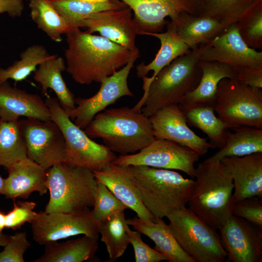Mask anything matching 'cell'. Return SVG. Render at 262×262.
I'll return each mask as SVG.
<instances>
[{
  "label": "cell",
  "mask_w": 262,
  "mask_h": 262,
  "mask_svg": "<svg viewBox=\"0 0 262 262\" xmlns=\"http://www.w3.org/2000/svg\"><path fill=\"white\" fill-rule=\"evenodd\" d=\"M66 70L76 82L100 83L125 66L139 50L131 51L101 36L75 28L66 34Z\"/></svg>",
  "instance_id": "1"
},
{
  "label": "cell",
  "mask_w": 262,
  "mask_h": 262,
  "mask_svg": "<svg viewBox=\"0 0 262 262\" xmlns=\"http://www.w3.org/2000/svg\"><path fill=\"white\" fill-rule=\"evenodd\" d=\"M189 209L212 228L218 229L232 215L234 185L221 161L205 160L196 167Z\"/></svg>",
  "instance_id": "2"
},
{
  "label": "cell",
  "mask_w": 262,
  "mask_h": 262,
  "mask_svg": "<svg viewBox=\"0 0 262 262\" xmlns=\"http://www.w3.org/2000/svg\"><path fill=\"white\" fill-rule=\"evenodd\" d=\"M84 131L91 138H101L120 155L139 151L155 139L149 118L141 110L127 106L99 113Z\"/></svg>",
  "instance_id": "3"
},
{
  "label": "cell",
  "mask_w": 262,
  "mask_h": 262,
  "mask_svg": "<svg viewBox=\"0 0 262 262\" xmlns=\"http://www.w3.org/2000/svg\"><path fill=\"white\" fill-rule=\"evenodd\" d=\"M130 166L144 205L157 219L167 217L188 203L194 185L193 179L170 169Z\"/></svg>",
  "instance_id": "4"
},
{
  "label": "cell",
  "mask_w": 262,
  "mask_h": 262,
  "mask_svg": "<svg viewBox=\"0 0 262 262\" xmlns=\"http://www.w3.org/2000/svg\"><path fill=\"white\" fill-rule=\"evenodd\" d=\"M98 181L93 172L65 162L47 171L49 199L45 212L73 213L93 207Z\"/></svg>",
  "instance_id": "5"
},
{
  "label": "cell",
  "mask_w": 262,
  "mask_h": 262,
  "mask_svg": "<svg viewBox=\"0 0 262 262\" xmlns=\"http://www.w3.org/2000/svg\"><path fill=\"white\" fill-rule=\"evenodd\" d=\"M201 73L195 50L178 57L162 69L151 82L142 113L149 117L161 108L181 103L185 96L198 85Z\"/></svg>",
  "instance_id": "6"
},
{
  "label": "cell",
  "mask_w": 262,
  "mask_h": 262,
  "mask_svg": "<svg viewBox=\"0 0 262 262\" xmlns=\"http://www.w3.org/2000/svg\"><path fill=\"white\" fill-rule=\"evenodd\" d=\"M169 229L182 249L195 262H223L227 254L220 234L186 206L166 217Z\"/></svg>",
  "instance_id": "7"
},
{
  "label": "cell",
  "mask_w": 262,
  "mask_h": 262,
  "mask_svg": "<svg viewBox=\"0 0 262 262\" xmlns=\"http://www.w3.org/2000/svg\"><path fill=\"white\" fill-rule=\"evenodd\" d=\"M45 102L50 110L51 120L59 127L65 139V163L94 172L101 170L116 159L114 152L106 146L92 140L72 122L57 98L47 96Z\"/></svg>",
  "instance_id": "8"
},
{
  "label": "cell",
  "mask_w": 262,
  "mask_h": 262,
  "mask_svg": "<svg viewBox=\"0 0 262 262\" xmlns=\"http://www.w3.org/2000/svg\"><path fill=\"white\" fill-rule=\"evenodd\" d=\"M215 112L229 129H262V90L224 78L218 85Z\"/></svg>",
  "instance_id": "9"
},
{
  "label": "cell",
  "mask_w": 262,
  "mask_h": 262,
  "mask_svg": "<svg viewBox=\"0 0 262 262\" xmlns=\"http://www.w3.org/2000/svg\"><path fill=\"white\" fill-rule=\"evenodd\" d=\"M200 156L192 149L166 139H155L139 152L120 155L112 162L121 165H146L178 170L195 178Z\"/></svg>",
  "instance_id": "10"
},
{
  "label": "cell",
  "mask_w": 262,
  "mask_h": 262,
  "mask_svg": "<svg viewBox=\"0 0 262 262\" xmlns=\"http://www.w3.org/2000/svg\"><path fill=\"white\" fill-rule=\"evenodd\" d=\"M19 121L28 157L46 170L65 162V139L54 122L27 118Z\"/></svg>",
  "instance_id": "11"
},
{
  "label": "cell",
  "mask_w": 262,
  "mask_h": 262,
  "mask_svg": "<svg viewBox=\"0 0 262 262\" xmlns=\"http://www.w3.org/2000/svg\"><path fill=\"white\" fill-rule=\"evenodd\" d=\"M99 224L89 209L73 213L40 211L31 223L33 239L41 245L79 234L98 239Z\"/></svg>",
  "instance_id": "12"
},
{
  "label": "cell",
  "mask_w": 262,
  "mask_h": 262,
  "mask_svg": "<svg viewBox=\"0 0 262 262\" xmlns=\"http://www.w3.org/2000/svg\"><path fill=\"white\" fill-rule=\"evenodd\" d=\"M138 58H133L125 66L104 79L94 96L89 98H75L77 106L67 115L71 119H74L76 125L85 129L95 115L107 107L123 97L133 96L128 86V78Z\"/></svg>",
  "instance_id": "13"
},
{
  "label": "cell",
  "mask_w": 262,
  "mask_h": 262,
  "mask_svg": "<svg viewBox=\"0 0 262 262\" xmlns=\"http://www.w3.org/2000/svg\"><path fill=\"white\" fill-rule=\"evenodd\" d=\"M200 61H216L235 69L262 67V52L249 48L241 38L236 24L196 50Z\"/></svg>",
  "instance_id": "14"
},
{
  "label": "cell",
  "mask_w": 262,
  "mask_h": 262,
  "mask_svg": "<svg viewBox=\"0 0 262 262\" xmlns=\"http://www.w3.org/2000/svg\"><path fill=\"white\" fill-rule=\"evenodd\" d=\"M133 13L138 34L161 33L168 22L183 13L198 15L200 0H120Z\"/></svg>",
  "instance_id": "15"
},
{
  "label": "cell",
  "mask_w": 262,
  "mask_h": 262,
  "mask_svg": "<svg viewBox=\"0 0 262 262\" xmlns=\"http://www.w3.org/2000/svg\"><path fill=\"white\" fill-rule=\"evenodd\" d=\"M218 229L228 260L232 262L262 261V229L232 214Z\"/></svg>",
  "instance_id": "16"
},
{
  "label": "cell",
  "mask_w": 262,
  "mask_h": 262,
  "mask_svg": "<svg viewBox=\"0 0 262 262\" xmlns=\"http://www.w3.org/2000/svg\"><path fill=\"white\" fill-rule=\"evenodd\" d=\"M148 118L155 139L174 141L192 149L200 156L211 148L207 138L199 136L189 128L178 104L161 108Z\"/></svg>",
  "instance_id": "17"
},
{
  "label": "cell",
  "mask_w": 262,
  "mask_h": 262,
  "mask_svg": "<svg viewBox=\"0 0 262 262\" xmlns=\"http://www.w3.org/2000/svg\"><path fill=\"white\" fill-rule=\"evenodd\" d=\"M132 10L127 6L119 9L105 10L93 14L81 21L80 28H85L89 33L100 35L128 49L139 50L135 38L138 31Z\"/></svg>",
  "instance_id": "18"
},
{
  "label": "cell",
  "mask_w": 262,
  "mask_h": 262,
  "mask_svg": "<svg viewBox=\"0 0 262 262\" xmlns=\"http://www.w3.org/2000/svg\"><path fill=\"white\" fill-rule=\"evenodd\" d=\"M97 180L139 218L156 222L157 219L145 207L135 183L131 166L111 163L103 169L93 172Z\"/></svg>",
  "instance_id": "19"
},
{
  "label": "cell",
  "mask_w": 262,
  "mask_h": 262,
  "mask_svg": "<svg viewBox=\"0 0 262 262\" xmlns=\"http://www.w3.org/2000/svg\"><path fill=\"white\" fill-rule=\"evenodd\" d=\"M166 29L164 33H151L147 35L160 40V48L150 63L146 65L142 62L136 66L137 77L142 78L143 81L144 90L142 98L133 107L137 110H141L149 86L159 72L174 60L191 50L180 38L171 21L168 22Z\"/></svg>",
  "instance_id": "20"
},
{
  "label": "cell",
  "mask_w": 262,
  "mask_h": 262,
  "mask_svg": "<svg viewBox=\"0 0 262 262\" xmlns=\"http://www.w3.org/2000/svg\"><path fill=\"white\" fill-rule=\"evenodd\" d=\"M21 116L51 120L50 110L39 95L13 87L5 81L0 84V118L17 121Z\"/></svg>",
  "instance_id": "21"
},
{
  "label": "cell",
  "mask_w": 262,
  "mask_h": 262,
  "mask_svg": "<svg viewBox=\"0 0 262 262\" xmlns=\"http://www.w3.org/2000/svg\"><path fill=\"white\" fill-rule=\"evenodd\" d=\"M220 161L233 180V203L249 197H262V152L226 157Z\"/></svg>",
  "instance_id": "22"
},
{
  "label": "cell",
  "mask_w": 262,
  "mask_h": 262,
  "mask_svg": "<svg viewBox=\"0 0 262 262\" xmlns=\"http://www.w3.org/2000/svg\"><path fill=\"white\" fill-rule=\"evenodd\" d=\"M7 169L4 194L6 198H27L34 191L40 195L47 192V170L29 157L14 163Z\"/></svg>",
  "instance_id": "23"
},
{
  "label": "cell",
  "mask_w": 262,
  "mask_h": 262,
  "mask_svg": "<svg viewBox=\"0 0 262 262\" xmlns=\"http://www.w3.org/2000/svg\"><path fill=\"white\" fill-rule=\"evenodd\" d=\"M199 65L202 73L198 85L185 96L179 105L184 107L210 106L215 109L219 82L224 78L235 79V70L216 61L199 60Z\"/></svg>",
  "instance_id": "24"
},
{
  "label": "cell",
  "mask_w": 262,
  "mask_h": 262,
  "mask_svg": "<svg viewBox=\"0 0 262 262\" xmlns=\"http://www.w3.org/2000/svg\"><path fill=\"white\" fill-rule=\"evenodd\" d=\"M126 221L135 230L143 234L155 243L154 249L163 254L170 262H195L181 248L169 227L163 219L152 222L134 217Z\"/></svg>",
  "instance_id": "25"
},
{
  "label": "cell",
  "mask_w": 262,
  "mask_h": 262,
  "mask_svg": "<svg viewBox=\"0 0 262 262\" xmlns=\"http://www.w3.org/2000/svg\"><path fill=\"white\" fill-rule=\"evenodd\" d=\"M171 21L180 38L191 50L209 42L227 29L216 19L187 13L180 14Z\"/></svg>",
  "instance_id": "26"
},
{
  "label": "cell",
  "mask_w": 262,
  "mask_h": 262,
  "mask_svg": "<svg viewBox=\"0 0 262 262\" xmlns=\"http://www.w3.org/2000/svg\"><path fill=\"white\" fill-rule=\"evenodd\" d=\"M66 69V61L61 56H53L41 63L34 72L33 79L46 95L48 89L55 93L58 101L66 114L75 108L74 95L67 86L62 75Z\"/></svg>",
  "instance_id": "27"
},
{
  "label": "cell",
  "mask_w": 262,
  "mask_h": 262,
  "mask_svg": "<svg viewBox=\"0 0 262 262\" xmlns=\"http://www.w3.org/2000/svg\"><path fill=\"white\" fill-rule=\"evenodd\" d=\"M98 239L86 235L63 243L45 245L43 254L34 262H82L92 260L98 247Z\"/></svg>",
  "instance_id": "28"
},
{
  "label": "cell",
  "mask_w": 262,
  "mask_h": 262,
  "mask_svg": "<svg viewBox=\"0 0 262 262\" xmlns=\"http://www.w3.org/2000/svg\"><path fill=\"white\" fill-rule=\"evenodd\" d=\"M179 106L184 113L188 125L199 129L208 136L211 148L219 149L225 146L229 129L216 116L214 107Z\"/></svg>",
  "instance_id": "29"
},
{
  "label": "cell",
  "mask_w": 262,
  "mask_h": 262,
  "mask_svg": "<svg viewBox=\"0 0 262 262\" xmlns=\"http://www.w3.org/2000/svg\"><path fill=\"white\" fill-rule=\"evenodd\" d=\"M229 131L225 146L207 159L219 161L226 157H242L262 152V129L241 126Z\"/></svg>",
  "instance_id": "30"
},
{
  "label": "cell",
  "mask_w": 262,
  "mask_h": 262,
  "mask_svg": "<svg viewBox=\"0 0 262 262\" xmlns=\"http://www.w3.org/2000/svg\"><path fill=\"white\" fill-rule=\"evenodd\" d=\"M29 1L32 19L53 41L61 42L62 34L77 28L58 12L49 0Z\"/></svg>",
  "instance_id": "31"
},
{
  "label": "cell",
  "mask_w": 262,
  "mask_h": 262,
  "mask_svg": "<svg viewBox=\"0 0 262 262\" xmlns=\"http://www.w3.org/2000/svg\"><path fill=\"white\" fill-rule=\"evenodd\" d=\"M58 12L76 28L82 20L101 11L123 8L120 0H49Z\"/></svg>",
  "instance_id": "32"
},
{
  "label": "cell",
  "mask_w": 262,
  "mask_h": 262,
  "mask_svg": "<svg viewBox=\"0 0 262 262\" xmlns=\"http://www.w3.org/2000/svg\"><path fill=\"white\" fill-rule=\"evenodd\" d=\"M129 226L124 211L112 214L100 223L101 240L105 244L112 261L122 256L130 244L127 231Z\"/></svg>",
  "instance_id": "33"
},
{
  "label": "cell",
  "mask_w": 262,
  "mask_h": 262,
  "mask_svg": "<svg viewBox=\"0 0 262 262\" xmlns=\"http://www.w3.org/2000/svg\"><path fill=\"white\" fill-rule=\"evenodd\" d=\"M27 157L19 120L0 118V166L8 168Z\"/></svg>",
  "instance_id": "34"
},
{
  "label": "cell",
  "mask_w": 262,
  "mask_h": 262,
  "mask_svg": "<svg viewBox=\"0 0 262 262\" xmlns=\"http://www.w3.org/2000/svg\"><path fill=\"white\" fill-rule=\"evenodd\" d=\"M257 0H200L198 15L214 18L226 28L236 24Z\"/></svg>",
  "instance_id": "35"
},
{
  "label": "cell",
  "mask_w": 262,
  "mask_h": 262,
  "mask_svg": "<svg viewBox=\"0 0 262 262\" xmlns=\"http://www.w3.org/2000/svg\"><path fill=\"white\" fill-rule=\"evenodd\" d=\"M46 48L39 44L32 45L20 54V59L6 68H0V84L9 79L16 82L26 80L38 66L51 58Z\"/></svg>",
  "instance_id": "36"
},
{
  "label": "cell",
  "mask_w": 262,
  "mask_h": 262,
  "mask_svg": "<svg viewBox=\"0 0 262 262\" xmlns=\"http://www.w3.org/2000/svg\"><path fill=\"white\" fill-rule=\"evenodd\" d=\"M241 38L250 48H262V0L257 1L235 24Z\"/></svg>",
  "instance_id": "37"
},
{
  "label": "cell",
  "mask_w": 262,
  "mask_h": 262,
  "mask_svg": "<svg viewBox=\"0 0 262 262\" xmlns=\"http://www.w3.org/2000/svg\"><path fill=\"white\" fill-rule=\"evenodd\" d=\"M93 209L94 218L99 223L117 212L124 211L128 208L117 199L102 183L98 181Z\"/></svg>",
  "instance_id": "38"
},
{
  "label": "cell",
  "mask_w": 262,
  "mask_h": 262,
  "mask_svg": "<svg viewBox=\"0 0 262 262\" xmlns=\"http://www.w3.org/2000/svg\"><path fill=\"white\" fill-rule=\"evenodd\" d=\"M260 198L252 196L234 202L232 214L241 217L262 229V200Z\"/></svg>",
  "instance_id": "39"
},
{
  "label": "cell",
  "mask_w": 262,
  "mask_h": 262,
  "mask_svg": "<svg viewBox=\"0 0 262 262\" xmlns=\"http://www.w3.org/2000/svg\"><path fill=\"white\" fill-rule=\"evenodd\" d=\"M35 206L33 201L14 202L13 208L6 214L5 228L16 230L26 223L31 224L38 216V213L33 211Z\"/></svg>",
  "instance_id": "40"
},
{
  "label": "cell",
  "mask_w": 262,
  "mask_h": 262,
  "mask_svg": "<svg viewBox=\"0 0 262 262\" xmlns=\"http://www.w3.org/2000/svg\"><path fill=\"white\" fill-rule=\"evenodd\" d=\"M31 245L24 231L10 236L8 243L0 252V262H24V254Z\"/></svg>",
  "instance_id": "41"
},
{
  "label": "cell",
  "mask_w": 262,
  "mask_h": 262,
  "mask_svg": "<svg viewBox=\"0 0 262 262\" xmlns=\"http://www.w3.org/2000/svg\"><path fill=\"white\" fill-rule=\"evenodd\" d=\"M130 243L132 245L136 262H159L167 261V258L155 249L151 248L143 242L141 233L137 230H132L129 226L127 228Z\"/></svg>",
  "instance_id": "42"
},
{
  "label": "cell",
  "mask_w": 262,
  "mask_h": 262,
  "mask_svg": "<svg viewBox=\"0 0 262 262\" xmlns=\"http://www.w3.org/2000/svg\"><path fill=\"white\" fill-rule=\"evenodd\" d=\"M235 70V80L238 82L251 87L262 88V67H245Z\"/></svg>",
  "instance_id": "43"
},
{
  "label": "cell",
  "mask_w": 262,
  "mask_h": 262,
  "mask_svg": "<svg viewBox=\"0 0 262 262\" xmlns=\"http://www.w3.org/2000/svg\"><path fill=\"white\" fill-rule=\"evenodd\" d=\"M24 9L23 0H0V14L6 13L12 18L19 17Z\"/></svg>",
  "instance_id": "44"
},
{
  "label": "cell",
  "mask_w": 262,
  "mask_h": 262,
  "mask_svg": "<svg viewBox=\"0 0 262 262\" xmlns=\"http://www.w3.org/2000/svg\"><path fill=\"white\" fill-rule=\"evenodd\" d=\"M6 226V214L0 210V233H2L3 229Z\"/></svg>",
  "instance_id": "45"
},
{
  "label": "cell",
  "mask_w": 262,
  "mask_h": 262,
  "mask_svg": "<svg viewBox=\"0 0 262 262\" xmlns=\"http://www.w3.org/2000/svg\"><path fill=\"white\" fill-rule=\"evenodd\" d=\"M10 236L0 233V246H5L8 243Z\"/></svg>",
  "instance_id": "46"
},
{
  "label": "cell",
  "mask_w": 262,
  "mask_h": 262,
  "mask_svg": "<svg viewBox=\"0 0 262 262\" xmlns=\"http://www.w3.org/2000/svg\"><path fill=\"white\" fill-rule=\"evenodd\" d=\"M5 188V179L0 175V194L4 195Z\"/></svg>",
  "instance_id": "47"
},
{
  "label": "cell",
  "mask_w": 262,
  "mask_h": 262,
  "mask_svg": "<svg viewBox=\"0 0 262 262\" xmlns=\"http://www.w3.org/2000/svg\"><path fill=\"white\" fill-rule=\"evenodd\" d=\"M28 0V1H30V0Z\"/></svg>",
  "instance_id": "48"
}]
</instances>
